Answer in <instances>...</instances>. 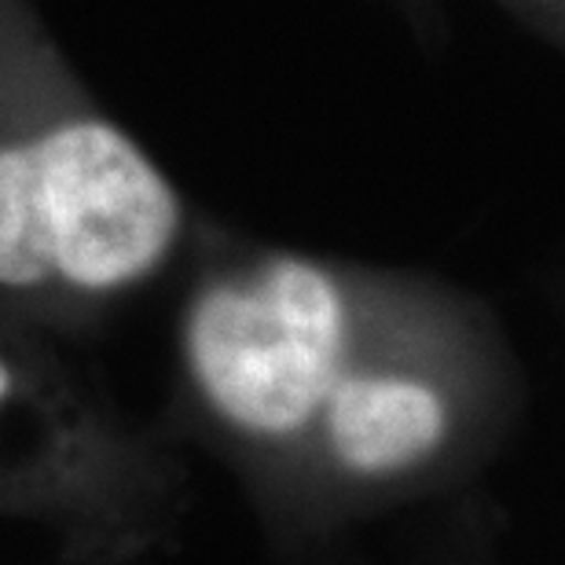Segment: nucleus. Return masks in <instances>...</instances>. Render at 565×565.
Instances as JSON below:
<instances>
[{
    "label": "nucleus",
    "instance_id": "obj_1",
    "mask_svg": "<svg viewBox=\"0 0 565 565\" xmlns=\"http://www.w3.org/2000/svg\"><path fill=\"white\" fill-rule=\"evenodd\" d=\"M390 320L371 282L323 257L199 246L162 429L232 470L282 558L434 500L462 467L459 404Z\"/></svg>",
    "mask_w": 565,
    "mask_h": 565
},
{
    "label": "nucleus",
    "instance_id": "obj_2",
    "mask_svg": "<svg viewBox=\"0 0 565 565\" xmlns=\"http://www.w3.org/2000/svg\"><path fill=\"white\" fill-rule=\"evenodd\" d=\"M191 250V210L38 0H0V309L82 349Z\"/></svg>",
    "mask_w": 565,
    "mask_h": 565
},
{
    "label": "nucleus",
    "instance_id": "obj_3",
    "mask_svg": "<svg viewBox=\"0 0 565 565\" xmlns=\"http://www.w3.org/2000/svg\"><path fill=\"white\" fill-rule=\"evenodd\" d=\"M177 440L110 397L74 345L0 309V525L63 565H140L184 518Z\"/></svg>",
    "mask_w": 565,
    "mask_h": 565
}]
</instances>
